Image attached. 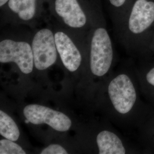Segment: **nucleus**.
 I'll return each mask as SVG.
<instances>
[{
	"label": "nucleus",
	"instance_id": "f257e3e1",
	"mask_svg": "<svg viewBox=\"0 0 154 154\" xmlns=\"http://www.w3.org/2000/svg\"><path fill=\"white\" fill-rule=\"evenodd\" d=\"M106 93L111 112L139 132L154 115V107L143 97L135 66L111 77Z\"/></svg>",
	"mask_w": 154,
	"mask_h": 154
},
{
	"label": "nucleus",
	"instance_id": "f03ea898",
	"mask_svg": "<svg viewBox=\"0 0 154 154\" xmlns=\"http://www.w3.org/2000/svg\"><path fill=\"white\" fill-rule=\"evenodd\" d=\"M114 51L110 35L103 28L97 29L91 42L90 67L95 77L105 76L112 65Z\"/></svg>",
	"mask_w": 154,
	"mask_h": 154
},
{
	"label": "nucleus",
	"instance_id": "7ed1b4c3",
	"mask_svg": "<svg viewBox=\"0 0 154 154\" xmlns=\"http://www.w3.org/2000/svg\"><path fill=\"white\" fill-rule=\"evenodd\" d=\"M0 62H14L25 74L33 70L34 57L32 46L23 41L4 39L0 42Z\"/></svg>",
	"mask_w": 154,
	"mask_h": 154
},
{
	"label": "nucleus",
	"instance_id": "20e7f679",
	"mask_svg": "<svg viewBox=\"0 0 154 154\" xmlns=\"http://www.w3.org/2000/svg\"><path fill=\"white\" fill-rule=\"evenodd\" d=\"M23 113L29 123L35 125L46 124L57 131L66 132L72 127V121L68 116L45 106L27 105L24 107Z\"/></svg>",
	"mask_w": 154,
	"mask_h": 154
},
{
	"label": "nucleus",
	"instance_id": "39448f33",
	"mask_svg": "<svg viewBox=\"0 0 154 154\" xmlns=\"http://www.w3.org/2000/svg\"><path fill=\"white\" fill-rule=\"evenodd\" d=\"M34 63L38 70H45L53 66L57 59L54 35L49 29L39 30L34 37L32 45Z\"/></svg>",
	"mask_w": 154,
	"mask_h": 154
},
{
	"label": "nucleus",
	"instance_id": "423d86ee",
	"mask_svg": "<svg viewBox=\"0 0 154 154\" xmlns=\"http://www.w3.org/2000/svg\"><path fill=\"white\" fill-rule=\"evenodd\" d=\"M154 23V2L137 0L132 6L128 21V29L134 37H140Z\"/></svg>",
	"mask_w": 154,
	"mask_h": 154
},
{
	"label": "nucleus",
	"instance_id": "0eeeda50",
	"mask_svg": "<svg viewBox=\"0 0 154 154\" xmlns=\"http://www.w3.org/2000/svg\"><path fill=\"white\" fill-rule=\"evenodd\" d=\"M54 38L57 51L63 65L70 72L77 71L81 64L82 57L75 45L62 32L55 33Z\"/></svg>",
	"mask_w": 154,
	"mask_h": 154
},
{
	"label": "nucleus",
	"instance_id": "6e6552de",
	"mask_svg": "<svg viewBox=\"0 0 154 154\" xmlns=\"http://www.w3.org/2000/svg\"><path fill=\"white\" fill-rule=\"evenodd\" d=\"M55 10L70 28H82L87 21L86 14L77 0H55Z\"/></svg>",
	"mask_w": 154,
	"mask_h": 154
},
{
	"label": "nucleus",
	"instance_id": "1a4fd4ad",
	"mask_svg": "<svg viewBox=\"0 0 154 154\" xmlns=\"http://www.w3.org/2000/svg\"><path fill=\"white\" fill-rule=\"evenodd\" d=\"M135 66V72L143 97L154 107V60H141Z\"/></svg>",
	"mask_w": 154,
	"mask_h": 154
},
{
	"label": "nucleus",
	"instance_id": "9d476101",
	"mask_svg": "<svg viewBox=\"0 0 154 154\" xmlns=\"http://www.w3.org/2000/svg\"><path fill=\"white\" fill-rule=\"evenodd\" d=\"M96 142L99 154H126V146L115 132L103 130L97 134Z\"/></svg>",
	"mask_w": 154,
	"mask_h": 154
},
{
	"label": "nucleus",
	"instance_id": "9b49d317",
	"mask_svg": "<svg viewBox=\"0 0 154 154\" xmlns=\"http://www.w3.org/2000/svg\"><path fill=\"white\" fill-rule=\"evenodd\" d=\"M36 1L37 0H9L8 6L21 20L29 21L35 14Z\"/></svg>",
	"mask_w": 154,
	"mask_h": 154
},
{
	"label": "nucleus",
	"instance_id": "f8f14e48",
	"mask_svg": "<svg viewBox=\"0 0 154 154\" xmlns=\"http://www.w3.org/2000/svg\"><path fill=\"white\" fill-rule=\"evenodd\" d=\"M0 134L3 137L16 142L20 136L16 123L4 111H0Z\"/></svg>",
	"mask_w": 154,
	"mask_h": 154
},
{
	"label": "nucleus",
	"instance_id": "ddd939ff",
	"mask_svg": "<svg viewBox=\"0 0 154 154\" xmlns=\"http://www.w3.org/2000/svg\"><path fill=\"white\" fill-rule=\"evenodd\" d=\"M139 138L146 152L154 151V115L139 131Z\"/></svg>",
	"mask_w": 154,
	"mask_h": 154
},
{
	"label": "nucleus",
	"instance_id": "4468645a",
	"mask_svg": "<svg viewBox=\"0 0 154 154\" xmlns=\"http://www.w3.org/2000/svg\"><path fill=\"white\" fill-rule=\"evenodd\" d=\"M0 154H25L26 152L14 141L5 139L0 140Z\"/></svg>",
	"mask_w": 154,
	"mask_h": 154
},
{
	"label": "nucleus",
	"instance_id": "2eb2a0df",
	"mask_svg": "<svg viewBox=\"0 0 154 154\" xmlns=\"http://www.w3.org/2000/svg\"><path fill=\"white\" fill-rule=\"evenodd\" d=\"M41 154H67V151L61 146L57 144H52L45 148L40 152Z\"/></svg>",
	"mask_w": 154,
	"mask_h": 154
},
{
	"label": "nucleus",
	"instance_id": "dca6fc26",
	"mask_svg": "<svg viewBox=\"0 0 154 154\" xmlns=\"http://www.w3.org/2000/svg\"><path fill=\"white\" fill-rule=\"evenodd\" d=\"M111 4L114 7L119 8L123 5L126 0H109Z\"/></svg>",
	"mask_w": 154,
	"mask_h": 154
},
{
	"label": "nucleus",
	"instance_id": "f3484780",
	"mask_svg": "<svg viewBox=\"0 0 154 154\" xmlns=\"http://www.w3.org/2000/svg\"><path fill=\"white\" fill-rule=\"evenodd\" d=\"M9 0H0V6L2 7V6L5 5L6 4L9 2Z\"/></svg>",
	"mask_w": 154,
	"mask_h": 154
}]
</instances>
